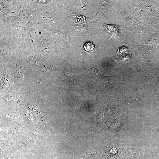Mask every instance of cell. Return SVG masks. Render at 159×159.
Instances as JSON below:
<instances>
[{"label":"cell","instance_id":"obj_1","mask_svg":"<svg viewBox=\"0 0 159 159\" xmlns=\"http://www.w3.org/2000/svg\"><path fill=\"white\" fill-rule=\"evenodd\" d=\"M104 26L106 32L109 34L115 37L119 36L120 26L104 24Z\"/></svg>","mask_w":159,"mask_h":159},{"label":"cell","instance_id":"obj_2","mask_svg":"<svg viewBox=\"0 0 159 159\" xmlns=\"http://www.w3.org/2000/svg\"><path fill=\"white\" fill-rule=\"evenodd\" d=\"M84 47L87 51L90 52L93 50L95 46L92 42H87L85 44Z\"/></svg>","mask_w":159,"mask_h":159}]
</instances>
